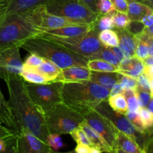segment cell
Listing matches in <instances>:
<instances>
[{
  "label": "cell",
  "mask_w": 153,
  "mask_h": 153,
  "mask_svg": "<svg viewBox=\"0 0 153 153\" xmlns=\"http://www.w3.org/2000/svg\"><path fill=\"white\" fill-rule=\"evenodd\" d=\"M96 111L98 112L101 115L110 120L114 126L121 132L124 133L128 137H131L133 140H135L143 149V146L145 142L149 137L144 135L139 132L135 127L133 126L127 118L126 114H120L116 112L111 108L108 102V100L102 102L98 106L95 108Z\"/></svg>",
  "instance_id": "9c48e42d"
},
{
  "label": "cell",
  "mask_w": 153,
  "mask_h": 153,
  "mask_svg": "<svg viewBox=\"0 0 153 153\" xmlns=\"http://www.w3.org/2000/svg\"><path fill=\"white\" fill-rule=\"evenodd\" d=\"M88 59L103 60V61H107V62L110 63V64H114V65L117 66V67L120 64L118 60L117 59V58L115 57L114 54L112 52L111 48L105 47V46H103V47L97 53H96L95 55H91V57L88 58Z\"/></svg>",
  "instance_id": "83f0119b"
},
{
  "label": "cell",
  "mask_w": 153,
  "mask_h": 153,
  "mask_svg": "<svg viewBox=\"0 0 153 153\" xmlns=\"http://www.w3.org/2000/svg\"><path fill=\"white\" fill-rule=\"evenodd\" d=\"M145 66L153 65V56H148L147 58L143 60Z\"/></svg>",
  "instance_id": "11a10c76"
},
{
  "label": "cell",
  "mask_w": 153,
  "mask_h": 153,
  "mask_svg": "<svg viewBox=\"0 0 153 153\" xmlns=\"http://www.w3.org/2000/svg\"><path fill=\"white\" fill-rule=\"evenodd\" d=\"M4 8H5V7H0V15H1V13H3V11H4Z\"/></svg>",
  "instance_id": "6125c7cd"
},
{
  "label": "cell",
  "mask_w": 153,
  "mask_h": 153,
  "mask_svg": "<svg viewBox=\"0 0 153 153\" xmlns=\"http://www.w3.org/2000/svg\"><path fill=\"white\" fill-rule=\"evenodd\" d=\"M128 1V10L127 15L131 21L141 22L142 19L148 13H151L153 9L149 6L145 5L137 1L127 0Z\"/></svg>",
  "instance_id": "ffe728a7"
},
{
  "label": "cell",
  "mask_w": 153,
  "mask_h": 153,
  "mask_svg": "<svg viewBox=\"0 0 153 153\" xmlns=\"http://www.w3.org/2000/svg\"><path fill=\"white\" fill-rule=\"evenodd\" d=\"M19 46L0 49V79L14 76H20L23 63L19 54Z\"/></svg>",
  "instance_id": "7c38bea8"
},
{
  "label": "cell",
  "mask_w": 153,
  "mask_h": 153,
  "mask_svg": "<svg viewBox=\"0 0 153 153\" xmlns=\"http://www.w3.org/2000/svg\"><path fill=\"white\" fill-rule=\"evenodd\" d=\"M143 73L146 74V76L149 78V79H153V65L151 66H145L144 72Z\"/></svg>",
  "instance_id": "816d5d0a"
},
{
  "label": "cell",
  "mask_w": 153,
  "mask_h": 153,
  "mask_svg": "<svg viewBox=\"0 0 153 153\" xmlns=\"http://www.w3.org/2000/svg\"><path fill=\"white\" fill-rule=\"evenodd\" d=\"M142 34H145L149 37H153V25L148 28H144L142 31Z\"/></svg>",
  "instance_id": "f5cc1de1"
},
{
  "label": "cell",
  "mask_w": 153,
  "mask_h": 153,
  "mask_svg": "<svg viewBox=\"0 0 153 153\" xmlns=\"http://www.w3.org/2000/svg\"><path fill=\"white\" fill-rule=\"evenodd\" d=\"M108 102L111 108L116 112L126 114L128 111L126 100L123 94L114 97H109L108 99Z\"/></svg>",
  "instance_id": "484cf974"
},
{
  "label": "cell",
  "mask_w": 153,
  "mask_h": 153,
  "mask_svg": "<svg viewBox=\"0 0 153 153\" xmlns=\"http://www.w3.org/2000/svg\"><path fill=\"white\" fill-rule=\"evenodd\" d=\"M123 91L124 89L122 87V85H120V82H117L111 89L109 97H114V96L119 95V94H122L123 93Z\"/></svg>",
  "instance_id": "7bdbcfd3"
},
{
  "label": "cell",
  "mask_w": 153,
  "mask_h": 153,
  "mask_svg": "<svg viewBox=\"0 0 153 153\" xmlns=\"http://www.w3.org/2000/svg\"><path fill=\"white\" fill-rule=\"evenodd\" d=\"M90 153H102L101 151L100 150L97 148L94 147V146H91V149H90Z\"/></svg>",
  "instance_id": "680465c9"
},
{
  "label": "cell",
  "mask_w": 153,
  "mask_h": 153,
  "mask_svg": "<svg viewBox=\"0 0 153 153\" xmlns=\"http://www.w3.org/2000/svg\"><path fill=\"white\" fill-rule=\"evenodd\" d=\"M117 153H126V152H123V151H122V150H121V149H117Z\"/></svg>",
  "instance_id": "be15d7a7"
},
{
  "label": "cell",
  "mask_w": 153,
  "mask_h": 153,
  "mask_svg": "<svg viewBox=\"0 0 153 153\" xmlns=\"http://www.w3.org/2000/svg\"><path fill=\"white\" fill-rule=\"evenodd\" d=\"M64 83L53 81L47 84H30L25 82L27 92L31 100L44 111L55 105L62 102V88Z\"/></svg>",
  "instance_id": "ba28073f"
},
{
  "label": "cell",
  "mask_w": 153,
  "mask_h": 153,
  "mask_svg": "<svg viewBox=\"0 0 153 153\" xmlns=\"http://www.w3.org/2000/svg\"><path fill=\"white\" fill-rule=\"evenodd\" d=\"M17 153H49V146L28 130H21L16 134Z\"/></svg>",
  "instance_id": "4fadbf2b"
},
{
  "label": "cell",
  "mask_w": 153,
  "mask_h": 153,
  "mask_svg": "<svg viewBox=\"0 0 153 153\" xmlns=\"http://www.w3.org/2000/svg\"><path fill=\"white\" fill-rule=\"evenodd\" d=\"M126 116L127 117V118L129 120L130 122L133 124V126L135 127L136 129H137L139 132L144 134V135L147 136V137H149V136H148L147 134H146V130H145L143 122H142L141 118H140L138 112L127 111L126 114Z\"/></svg>",
  "instance_id": "1f68e13d"
},
{
  "label": "cell",
  "mask_w": 153,
  "mask_h": 153,
  "mask_svg": "<svg viewBox=\"0 0 153 153\" xmlns=\"http://www.w3.org/2000/svg\"><path fill=\"white\" fill-rule=\"evenodd\" d=\"M122 74L119 72H94L91 71L90 81L101 85L111 91L112 87L119 82Z\"/></svg>",
  "instance_id": "e0dca14e"
},
{
  "label": "cell",
  "mask_w": 153,
  "mask_h": 153,
  "mask_svg": "<svg viewBox=\"0 0 153 153\" xmlns=\"http://www.w3.org/2000/svg\"><path fill=\"white\" fill-rule=\"evenodd\" d=\"M82 1L93 12L98 14L97 10V0H82Z\"/></svg>",
  "instance_id": "c3c4849f"
},
{
  "label": "cell",
  "mask_w": 153,
  "mask_h": 153,
  "mask_svg": "<svg viewBox=\"0 0 153 153\" xmlns=\"http://www.w3.org/2000/svg\"><path fill=\"white\" fill-rule=\"evenodd\" d=\"M136 96H137V101H138L140 108H146L148 104L152 99L151 93L144 90L139 89L136 88L135 89Z\"/></svg>",
  "instance_id": "8d00e7d4"
},
{
  "label": "cell",
  "mask_w": 153,
  "mask_h": 153,
  "mask_svg": "<svg viewBox=\"0 0 153 153\" xmlns=\"http://www.w3.org/2000/svg\"><path fill=\"white\" fill-rule=\"evenodd\" d=\"M95 27L96 22H94V23L88 24V25H67V26L61 27L56 29L49 30V31H41V32L47 33V34L55 36H60V37H75V36L86 34L94 29Z\"/></svg>",
  "instance_id": "2e32d148"
},
{
  "label": "cell",
  "mask_w": 153,
  "mask_h": 153,
  "mask_svg": "<svg viewBox=\"0 0 153 153\" xmlns=\"http://www.w3.org/2000/svg\"><path fill=\"white\" fill-rule=\"evenodd\" d=\"M137 88L150 92L149 79L144 73H142L137 78Z\"/></svg>",
  "instance_id": "ab89813d"
},
{
  "label": "cell",
  "mask_w": 153,
  "mask_h": 153,
  "mask_svg": "<svg viewBox=\"0 0 153 153\" xmlns=\"http://www.w3.org/2000/svg\"><path fill=\"white\" fill-rule=\"evenodd\" d=\"M49 153H77V152H76L75 150L70 151V152H58V151L53 150V149H52L50 148V149H49Z\"/></svg>",
  "instance_id": "91938a15"
},
{
  "label": "cell",
  "mask_w": 153,
  "mask_h": 153,
  "mask_svg": "<svg viewBox=\"0 0 153 153\" xmlns=\"http://www.w3.org/2000/svg\"><path fill=\"white\" fill-rule=\"evenodd\" d=\"M131 1H137V2L142 3L145 5L149 6V7L153 9V0H131Z\"/></svg>",
  "instance_id": "db71d44e"
},
{
  "label": "cell",
  "mask_w": 153,
  "mask_h": 153,
  "mask_svg": "<svg viewBox=\"0 0 153 153\" xmlns=\"http://www.w3.org/2000/svg\"><path fill=\"white\" fill-rule=\"evenodd\" d=\"M137 36L138 37V43L136 46L135 56L143 61L145 58L149 56V43L147 41L149 37L142 34V33L137 34Z\"/></svg>",
  "instance_id": "4316f807"
},
{
  "label": "cell",
  "mask_w": 153,
  "mask_h": 153,
  "mask_svg": "<svg viewBox=\"0 0 153 153\" xmlns=\"http://www.w3.org/2000/svg\"><path fill=\"white\" fill-rule=\"evenodd\" d=\"M144 69H145V64L144 63H143V61H142L141 59H140L131 70H128V71H118V72H119L120 74L124 75V76H130V77L137 79V78L140 75H141L142 73H143V72H144Z\"/></svg>",
  "instance_id": "d590c367"
},
{
  "label": "cell",
  "mask_w": 153,
  "mask_h": 153,
  "mask_svg": "<svg viewBox=\"0 0 153 153\" xmlns=\"http://www.w3.org/2000/svg\"><path fill=\"white\" fill-rule=\"evenodd\" d=\"M20 76L25 82L30 84L41 85V84H47L51 82L47 78H46L40 73H37L32 68L23 67L20 73Z\"/></svg>",
  "instance_id": "603a6c76"
},
{
  "label": "cell",
  "mask_w": 153,
  "mask_h": 153,
  "mask_svg": "<svg viewBox=\"0 0 153 153\" xmlns=\"http://www.w3.org/2000/svg\"><path fill=\"white\" fill-rule=\"evenodd\" d=\"M146 108H147L148 110L150 111L153 114V99L152 98L151 99L150 102H149V104H148L147 107H146Z\"/></svg>",
  "instance_id": "6f0895ef"
},
{
  "label": "cell",
  "mask_w": 153,
  "mask_h": 153,
  "mask_svg": "<svg viewBox=\"0 0 153 153\" xmlns=\"http://www.w3.org/2000/svg\"><path fill=\"white\" fill-rule=\"evenodd\" d=\"M149 86H150V93L151 96L153 97V79L149 80Z\"/></svg>",
  "instance_id": "94428289"
},
{
  "label": "cell",
  "mask_w": 153,
  "mask_h": 153,
  "mask_svg": "<svg viewBox=\"0 0 153 153\" xmlns=\"http://www.w3.org/2000/svg\"><path fill=\"white\" fill-rule=\"evenodd\" d=\"M70 134L71 135V137H73V139L75 140V142L77 144H82L86 145V146H92L89 139L87 137L86 134H85V131L80 127H78L74 131H72Z\"/></svg>",
  "instance_id": "836d02e7"
},
{
  "label": "cell",
  "mask_w": 153,
  "mask_h": 153,
  "mask_svg": "<svg viewBox=\"0 0 153 153\" xmlns=\"http://www.w3.org/2000/svg\"><path fill=\"white\" fill-rule=\"evenodd\" d=\"M141 120L143 122L146 132L148 136L153 134V114L147 108H140L138 111Z\"/></svg>",
  "instance_id": "f546056e"
},
{
  "label": "cell",
  "mask_w": 153,
  "mask_h": 153,
  "mask_svg": "<svg viewBox=\"0 0 153 153\" xmlns=\"http://www.w3.org/2000/svg\"><path fill=\"white\" fill-rule=\"evenodd\" d=\"M119 82L124 90L126 89H132L135 90L137 88V79L131 78L130 76H124L122 75Z\"/></svg>",
  "instance_id": "f35d334b"
},
{
  "label": "cell",
  "mask_w": 153,
  "mask_h": 153,
  "mask_svg": "<svg viewBox=\"0 0 153 153\" xmlns=\"http://www.w3.org/2000/svg\"><path fill=\"white\" fill-rule=\"evenodd\" d=\"M46 144L49 146V148L55 151H58L64 146V143L61 135L53 133L48 134L46 137Z\"/></svg>",
  "instance_id": "e575fe53"
},
{
  "label": "cell",
  "mask_w": 153,
  "mask_h": 153,
  "mask_svg": "<svg viewBox=\"0 0 153 153\" xmlns=\"http://www.w3.org/2000/svg\"><path fill=\"white\" fill-rule=\"evenodd\" d=\"M16 134L14 131L0 124V137H8Z\"/></svg>",
  "instance_id": "ee69618b"
},
{
  "label": "cell",
  "mask_w": 153,
  "mask_h": 153,
  "mask_svg": "<svg viewBox=\"0 0 153 153\" xmlns=\"http://www.w3.org/2000/svg\"><path fill=\"white\" fill-rule=\"evenodd\" d=\"M32 69L47 78L50 82L55 81L61 71V69H60L56 64H55L49 60L45 59V58L43 62L40 65H39L36 68Z\"/></svg>",
  "instance_id": "7402d4cb"
},
{
  "label": "cell",
  "mask_w": 153,
  "mask_h": 153,
  "mask_svg": "<svg viewBox=\"0 0 153 153\" xmlns=\"http://www.w3.org/2000/svg\"><path fill=\"white\" fill-rule=\"evenodd\" d=\"M141 23L143 24L144 28H148L153 25V10L142 19Z\"/></svg>",
  "instance_id": "bcb514c9"
},
{
  "label": "cell",
  "mask_w": 153,
  "mask_h": 153,
  "mask_svg": "<svg viewBox=\"0 0 153 153\" xmlns=\"http://www.w3.org/2000/svg\"><path fill=\"white\" fill-rule=\"evenodd\" d=\"M109 94V90L91 81L64 83L61 93L63 102L82 115L95 110Z\"/></svg>",
  "instance_id": "7a4b0ae2"
},
{
  "label": "cell",
  "mask_w": 153,
  "mask_h": 153,
  "mask_svg": "<svg viewBox=\"0 0 153 153\" xmlns=\"http://www.w3.org/2000/svg\"><path fill=\"white\" fill-rule=\"evenodd\" d=\"M45 7L49 13L65 18L76 25L94 23L100 16L87 7L82 0H48Z\"/></svg>",
  "instance_id": "8992f818"
},
{
  "label": "cell",
  "mask_w": 153,
  "mask_h": 153,
  "mask_svg": "<svg viewBox=\"0 0 153 153\" xmlns=\"http://www.w3.org/2000/svg\"><path fill=\"white\" fill-rule=\"evenodd\" d=\"M87 67L94 72H118L119 70L117 66L100 59H89Z\"/></svg>",
  "instance_id": "cb8c5ba5"
},
{
  "label": "cell",
  "mask_w": 153,
  "mask_h": 153,
  "mask_svg": "<svg viewBox=\"0 0 153 153\" xmlns=\"http://www.w3.org/2000/svg\"><path fill=\"white\" fill-rule=\"evenodd\" d=\"M99 33L100 31L95 27L86 34L75 37H60L41 31L36 37L47 39L88 58L97 53L103 47V45L99 40Z\"/></svg>",
  "instance_id": "52a82bcc"
},
{
  "label": "cell",
  "mask_w": 153,
  "mask_h": 153,
  "mask_svg": "<svg viewBox=\"0 0 153 153\" xmlns=\"http://www.w3.org/2000/svg\"><path fill=\"white\" fill-rule=\"evenodd\" d=\"M83 117L84 120L104 139L110 147L111 153H117V136L119 130L110 120L106 119L95 110L91 111L89 113L83 115Z\"/></svg>",
  "instance_id": "8fae6325"
},
{
  "label": "cell",
  "mask_w": 153,
  "mask_h": 153,
  "mask_svg": "<svg viewBox=\"0 0 153 153\" xmlns=\"http://www.w3.org/2000/svg\"><path fill=\"white\" fill-rule=\"evenodd\" d=\"M44 61V58L36 54L30 53V55L26 58L23 63V67L26 68H36L42 64Z\"/></svg>",
  "instance_id": "74e56055"
},
{
  "label": "cell",
  "mask_w": 153,
  "mask_h": 153,
  "mask_svg": "<svg viewBox=\"0 0 153 153\" xmlns=\"http://www.w3.org/2000/svg\"><path fill=\"white\" fill-rule=\"evenodd\" d=\"M123 94L126 100L127 106H128V111L138 112L139 109H140V105H139L138 101H137L135 90H124Z\"/></svg>",
  "instance_id": "4dcf8cb0"
},
{
  "label": "cell",
  "mask_w": 153,
  "mask_h": 153,
  "mask_svg": "<svg viewBox=\"0 0 153 153\" xmlns=\"http://www.w3.org/2000/svg\"><path fill=\"white\" fill-rule=\"evenodd\" d=\"M143 150L145 153H153V134L149 136L146 140L143 146Z\"/></svg>",
  "instance_id": "f6af8a7d"
},
{
  "label": "cell",
  "mask_w": 153,
  "mask_h": 153,
  "mask_svg": "<svg viewBox=\"0 0 153 153\" xmlns=\"http://www.w3.org/2000/svg\"><path fill=\"white\" fill-rule=\"evenodd\" d=\"M110 1L113 4L115 10L127 13V10H128V1H127V0H110Z\"/></svg>",
  "instance_id": "60d3db41"
},
{
  "label": "cell",
  "mask_w": 153,
  "mask_h": 153,
  "mask_svg": "<svg viewBox=\"0 0 153 153\" xmlns=\"http://www.w3.org/2000/svg\"><path fill=\"white\" fill-rule=\"evenodd\" d=\"M10 0H0V7H6Z\"/></svg>",
  "instance_id": "9f6ffc18"
},
{
  "label": "cell",
  "mask_w": 153,
  "mask_h": 153,
  "mask_svg": "<svg viewBox=\"0 0 153 153\" xmlns=\"http://www.w3.org/2000/svg\"><path fill=\"white\" fill-rule=\"evenodd\" d=\"M91 71L87 67L73 66L62 69L55 81L63 83L90 81Z\"/></svg>",
  "instance_id": "5bb4252c"
},
{
  "label": "cell",
  "mask_w": 153,
  "mask_h": 153,
  "mask_svg": "<svg viewBox=\"0 0 153 153\" xmlns=\"http://www.w3.org/2000/svg\"><path fill=\"white\" fill-rule=\"evenodd\" d=\"M40 32L22 13L6 16L0 15V49L19 47L25 40L36 37Z\"/></svg>",
  "instance_id": "277c9868"
},
{
  "label": "cell",
  "mask_w": 153,
  "mask_h": 153,
  "mask_svg": "<svg viewBox=\"0 0 153 153\" xmlns=\"http://www.w3.org/2000/svg\"><path fill=\"white\" fill-rule=\"evenodd\" d=\"M0 124L17 134L16 123L8 101L5 100L0 88Z\"/></svg>",
  "instance_id": "ac0fdd59"
},
{
  "label": "cell",
  "mask_w": 153,
  "mask_h": 153,
  "mask_svg": "<svg viewBox=\"0 0 153 153\" xmlns=\"http://www.w3.org/2000/svg\"><path fill=\"white\" fill-rule=\"evenodd\" d=\"M109 14L111 15L112 19H113L114 26V30L125 29L128 27L130 22H131L127 13L117 11V10H114L111 12Z\"/></svg>",
  "instance_id": "f1b7e54d"
},
{
  "label": "cell",
  "mask_w": 153,
  "mask_h": 153,
  "mask_svg": "<svg viewBox=\"0 0 153 153\" xmlns=\"http://www.w3.org/2000/svg\"><path fill=\"white\" fill-rule=\"evenodd\" d=\"M99 40L102 44L108 48L118 46L120 44L119 37L114 30L106 29L99 33Z\"/></svg>",
  "instance_id": "d4e9b609"
},
{
  "label": "cell",
  "mask_w": 153,
  "mask_h": 153,
  "mask_svg": "<svg viewBox=\"0 0 153 153\" xmlns=\"http://www.w3.org/2000/svg\"><path fill=\"white\" fill-rule=\"evenodd\" d=\"M96 28L100 32L106 29L114 30V26L113 19L111 15L108 13L107 15L100 16L98 20L96 22Z\"/></svg>",
  "instance_id": "d6a6232c"
},
{
  "label": "cell",
  "mask_w": 153,
  "mask_h": 153,
  "mask_svg": "<svg viewBox=\"0 0 153 153\" xmlns=\"http://www.w3.org/2000/svg\"><path fill=\"white\" fill-rule=\"evenodd\" d=\"M1 153H17L16 146V135L13 137V140H11L10 144L8 145V146H7V148L6 149V150Z\"/></svg>",
  "instance_id": "681fc988"
},
{
  "label": "cell",
  "mask_w": 153,
  "mask_h": 153,
  "mask_svg": "<svg viewBox=\"0 0 153 153\" xmlns=\"http://www.w3.org/2000/svg\"><path fill=\"white\" fill-rule=\"evenodd\" d=\"M117 149L126 153H145L141 146L131 137L118 131L117 136Z\"/></svg>",
  "instance_id": "44dd1931"
},
{
  "label": "cell",
  "mask_w": 153,
  "mask_h": 153,
  "mask_svg": "<svg viewBox=\"0 0 153 153\" xmlns=\"http://www.w3.org/2000/svg\"><path fill=\"white\" fill-rule=\"evenodd\" d=\"M38 31H46L67 25H76L61 16L52 14L46 10L45 4L37 6L29 10L20 13Z\"/></svg>",
  "instance_id": "30bf717a"
},
{
  "label": "cell",
  "mask_w": 153,
  "mask_h": 153,
  "mask_svg": "<svg viewBox=\"0 0 153 153\" xmlns=\"http://www.w3.org/2000/svg\"><path fill=\"white\" fill-rule=\"evenodd\" d=\"M44 114L49 134H70L84 121L82 114L63 102L55 105Z\"/></svg>",
  "instance_id": "5b68a950"
},
{
  "label": "cell",
  "mask_w": 153,
  "mask_h": 153,
  "mask_svg": "<svg viewBox=\"0 0 153 153\" xmlns=\"http://www.w3.org/2000/svg\"><path fill=\"white\" fill-rule=\"evenodd\" d=\"M152 99H153V97H152Z\"/></svg>",
  "instance_id": "e7e4bbea"
},
{
  "label": "cell",
  "mask_w": 153,
  "mask_h": 153,
  "mask_svg": "<svg viewBox=\"0 0 153 153\" xmlns=\"http://www.w3.org/2000/svg\"><path fill=\"white\" fill-rule=\"evenodd\" d=\"M4 81L8 91V102L16 123L17 134L25 128L46 143L49 133L44 111L31 100L25 81L20 76L7 77Z\"/></svg>",
  "instance_id": "6da1fadb"
},
{
  "label": "cell",
  "mask_w": 153,
  "mask_h": 153,
  "mask_svg": "<svg viewBox=\"0 0 153 153\" xmlns=\"http://www.w3.org/2000/svg\"><path fill=\"white\" fill-rule=\"evenodd\" d=\"M91 146H86V145L77 144L76 149H74L77 153H90Z\"/></svg>",
  "instance_id": "f907efd6"
},
{
  "label": "cell",
  "mask_w": 153,
  "mask_h": 153,
  "mask_svg": "<svg viewBox=\"0 0 153 153\" xmlns=\"http://www.w3.org/2000/svg\"><path fill=\"white\" fill-rule=\"evenodd\" d=\"M14 137L15 135L8 137H0V153L6 150L8 145L10 144V143Z\"/></svg>",
  "instance_id": "b9f144b4"
},
{
  "label": "cell",
  "mask_w": 153,
  "mask_h": 153,
  "mask_svg": "<svg viewBox=\"0 0 153 153\" xmlns=\"http://www.w3.org/2000/svg\"><path fill=\"white\" fill-rule=\"evenodd\" d=\"M111 49L112 52H113V53L114 54L115 57H116L117 59L118 60V61H119L120 63L121 61H122L123 60L124 58H125L123 53L122 50H121L120 48L119 47V46H116V47L111 48Z\"/></svg>",
  "instance_id": "7dc6e473"
},
{
  "label": "cell",
  "mask_w": 153,
  "mask_h": 153,
  "mask_svg": "<svg viewBox=\"0 0 153 153\" xmlns=\"http://www.w3.org/2000/svg\"><path fill=\"white\" fill-rule=\"evenodd\" d=\"M48 0H10L4 8L1 16H10L34 8L37 6L45 4Z\"/></svg>",
  "instance_id": "9a60e30c"
},
{
  "label": "cell",
  "mask_w": 153,
  "mask_h": 153,
  "mask_svg": "<svg viewBox=\"0 0 153 153\" xmlns=\"http://www.w3.org/2000/svg\"><path fill=\"white\" fill-rule=\"evenodd\" d=\"M29 53L36 54L51 61L60 69L73 66L87 67L88 58L63 46L40 37H34L25 40L19 46Z\"/></svg>",
  "instance_id": "3957f363"
},
{
  "label": "cell",
  "mask_w": 153,
  "mask_h": 153,
  "mask_svg": "<svg viewBox=\"0 0 153 153\" xmlns=\"http://www.w3.org/2000/svg\"><path fill=\"white\" fill-rule=\"evenodd\" d=\"M79 127L85 131V133L86 134L88 139H89L92 146L99 149L102 152L111 153L110 147L106 143L104 139L94 128H91L85 120L81 123Z\"/></svg>",
  "instance_id": "d6986e66"
}]
</instances>
